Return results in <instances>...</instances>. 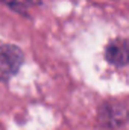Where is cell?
I'll use <instances>...</instances> for the list:
<instances>
[{
  "mask_svg": "<svg viewBox=\"0 0 129 130\" xmlns=\"http://www.w3.org/2000/svg\"><path fill=\"white\" fill-rule=\"evenodd\" d=\"M24 61V55L20 47L14 44L0 45V80H8L18 73Z\"/></svg>",
  "mask_w": 129,
  "mask_h": 130,
  "instance_id": "6da1fadb",
  "label": "cell"
},
{
  "mask_svg": "<svg viewBox=\"0 0 129 130\" xmlns=\"http://www.w3.org/2000/svg\"><path fill=\"white\" fill-rule=\"evenodd\" d=\"M105 59L111 65L125 67L129 64V41L125 38H115L105 47Z\"/></svg>",
  "mask_w": 129,
  "mask_h": 130,
  "instance_id": "7a4b0ae2",
  "label": "cell"
}]
</instances>
